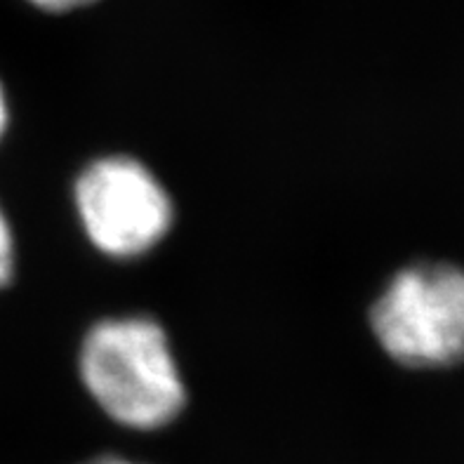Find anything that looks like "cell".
<instances>
[{
  "label": "cell",
  "instance_id": "obj_1",
  "mask_svg": "<svg viewBox=\"0 0 464 464\" xmlns=\"http://www.w3.org/2000/svg\"><path fill=\"white\" fill-rule=\"evenodd\" d=\"M76 372L94 408L128 431L168 430L188 406L175 344L153 314L125 312L92 321L78 342Z\"/></svg>",
  "mask_w": 464,
  "mask_h": 464
},
{
  "label": "cell",
  "instance_id": "obj_2",
  "mask_svg": "<svg viewBox=\"0 0 464 464\" xmlns=\"http://www.w3.org/2000/svg\"><path fill=\"white\" fill-rule=\"evenodd\" d=\"M78 229L94 253L111 262H140L156 253L177 222L168 184L132 153H100L71 182Z\"/></svg>",
  "mask_w": 464,
  "mask_h": 464
},
{
  "label": "cell",
  "instance_id": "obj_3",
  "mask_svg": "<svg viewBox=\"0 0 464 464\" xmlns=\"http://www.w3.org/2000/svg\"><path fill=\"white\" fill-rule=\"evenodd\" d=\"M368 325L377 347L401 368L464 363V266L441 259L401 266L372 300Z\"/></svg>",
  "mask_w": 464,
  "mask_h": 464
},
{
  "label": "cell",
  "instance_id": "obj_4",
  "mask_svg": "<svg viewBox=\"0 0 464 464\" xmlns=\"http://www.w3.org/2000/svg\"><path fill=\"white\" fill-rule=\"evenodd\" d=\"M17 236L12 219L7 218V210L0 203V290H5L17 274Z\"/></svg>",
  "mask_w": 464,
  "mask_h": 464
},
{
  "label": "cell",
  "instance_id": "obj_5",
  "mask_svg": "<svg viewBox=\"0 0 464 464\" xmlns=\"http://www.w3.org/2000/svg\"><path fill=\"white\" fill-rule=\"evenodd\" d=\"M35 10L50 12V14H66V12H76L82 7L94 5L97 0H26Z\"/></svg>",
  "mask_w": 464,
  "mask_h": 464
},
{
  "label": "cell",
  "instance_id": "obj_6",
  "mask_svg": "<svg viewBox=\"0 0 464 464\" xmlns=\"http://www.w3.org/2000/svg\"><path fill=\"white\" fill-rule=\"evenodd\" d=\"M10 118H12L10 94H7L5 90V82L0 81V144H3L7 130H10Z\"/></svg>",
  "mask_w": 464,
  "mask_h": 464
}]
</instances>
